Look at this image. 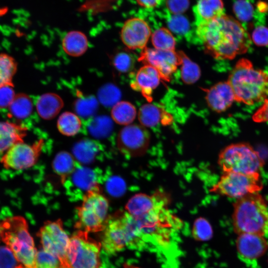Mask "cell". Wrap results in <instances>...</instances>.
I'll return each mask as SVG.
<instances>
[{
    "instance_id": "6da1fadb",
    "label": "cell",
    "mask_w": 268,
    "mask_h": 268,
    "mask_svg": "<svg viewBox=\"0 0 268 268\" xmlns=\"http://www.w3.org/2000/svg\"><path fill=\"white\" fill-rule=\"evenodd\" d=\"M197 35L206 52L217 60H232L247 52L249 34L242 24L225 14L196 24Z\"/></svg>"
},
{
    "instance_id": "7a4b0ae2",
    "label": "cell",
    "mask_w": 268,
    "mask_h": 268,
    "mask_svg": "<svg viewBox=\"0 0 268 268\" xmlns=\"http://www.w3.org/2000/svg\"><path fill=\"white\" fill-rule=\"evenodd\" d=\"M227 81L238 102L252 105L263 102L268 95V72L254 67L247 59L236 63Z\"/></svg>"
},
{
    "instance_id": "3957f363",
    "label": "cell",
    "mask_w": 268,
    "mask_h": 268,
    "mask_svg": "<svg viewBox=\"0 0 268 268\" xmlns=\"http://www.w3.org/2000/svg\"><path fill=\"white\" fill-rule=\"evenodd\" d=\"M232 215L234 231L238 235L250 233L265 236L268 234V209L258 193L237 199Z\"/></svg>"
},
{
    "instance_id": "277c9868",
    "label": "cell",
    "mask_w": 268,
    "mask_h": 268,
    "mask_svg": "<svg viewBox=\"0 0 268 268\" xmlns=\"http://www.w3.org/2000/svg\"><path fill=\"white\" fill-rule=\"evenodd\" d=\"M103 231L101 245L109 254L121 252L125 248H144L134 217L127 211H117L108 216Z\"/></svg>"
},
{
    "instance_id": "5b68a950",
    "label": "cell",
    "mask_w": 268,
    "mask_h": 268,
    "mask_svg": "<svg viewBox=\"0 0 268 268\" xmlns=\"http://www.w3.org/2000/svg\"><path fill=\"white\" fill-rule=\"evenodd\" d=\"M0 238L20 264L27 268H35L37 251L23 217L11 216L3 220Z\"/></svg>"
},
{
    "instance_id": "8992f818",
    "label": "cell",
    "mask_w": 268,
    "mask_h": 268,
    "mask_svg": "<svg viewBox=\"0 0 268 268\" xmlns=\"http://www.w3.org/2000/svg\"><path fill=\"white\" fill-rule=\"evenodd\" d=\"M109 203L100 187L88 193L77 207L75 227L87 232L103 231L107 218Z\"/></svg>"
},
{
    "instance_id": "52a82bcc",
    "label": "cell",
    "mask_w": 268,
    "mask_h": 268,
    "mask_svg": "<svg viewBox=\"0 0 268 268\" xmlns=\"http://www.w3.org/2000/svg\"><path fill=\"white\" fill-rule=\"evenodd\" d=\"M218 161L224 173H257L264 164L259 153L245 143L227 146L221 151Z\"/></svg>"
},
{
    "instance_id": "ba28073f",
    "label": "cell",
    "mask_w": 268,
    "mask_h": 268,
    "mask_svg": "<svg viewBox=\"0 0 268 268\" xmlns=\"http://www.w3.org/2000/svg\"><path fill=\"white\" fill-rule=\"evenodd\" d=\"M101 243L79 230L69 239L66 265L69 268H99Z\"/></svg>"
},
{
    "instance_id": "9c48e42d",
    "label": "cell",
    "mask_w": 268,
    "mask_h": 268,
    "mask_svg": "<svg viewBox=\"0 0 268 268\" xmlns=\"http://www.w3.org/2000/svg\"><path fill=\"white\" fill-rule=\"evenodd\" d=\"M262 188L263 184L259 172L244 174L229 172L223 173L210 191L239 199L248 194L258 193Z\"/></svg>"
},
{
    "instance_id": "30bf717a",
    "label": "cell",
    "mask_w": 268,
    "mask_h": 268,
    "mask_svg": "<svg viewBox=\"0 0 268 268\" xmlns=\"http://www.w3.org/2000/svg\"><path fill=\"white\" fill-rule=\"evenodd\" d=\"M103 177L99 169L83 166L78 163L63 184L72 200H82L88 193L99 188Z\"/></svg>"
},
{
    "instance_id": "8fae6325",
    "label": "cell",
    "mask_w": 268,
    "mask_h": 268,
    "mask_svg": "<svg viewBox=\"0 0 268 268\" xmlns=\"http://www.w3.org/2000/svg\"><path fill=\"white\" fill-rule=\"evenodd\" d=\"M44 144L42 139L32 144L24 141L16 143L2 154L0 162L6 169L23 170L28 169L38 161Z\"/></svg>"
},
{
    "instance_id": "7c38bea8",
    "label": "cell",
    "mask_w": 268,
    "mask_h": 268,
    "mask_svg": "<svg viewBox=\"0 0 268 268\" xmlns=\"http://www.w3.org/2000/svg\"><path fill=\"white\" fill-rule=\"evenodd\" d=\"M117 141L118 148L124 155L129 157H139L147 150L150 135L142 126L129 125L120 131Z\"/></svg>"
},
{
    "instance_id": "4fadbf2b",
    "label": "cell",
    "mask_w": 268,
    "mask_h": 268,
    "mask_svg": "<svg viewBox=\"0 0 268 268\" xmlns=\"http://www.w3.org/2000/svg\"><path fill=\"white\" fill-rule=\"evenodd\" d=\"M37 235L42 248L58 258L62 266H65L69 239L64 229L62 221L59 219L46 221Z\"/></svg>"
},
{
    "instance_id": "5bb4252c",
    "label": "cell",
    "mask_w": 268,
    "mask_h": 268,
    "mask_svg": "<svg viewBox=\"0 0 268 268\" xmlns=\"http://www.w3.org/2000/svg\"><path fill=\"white\" fill-rule=\"evenodd\" d=\"M139 60L145 65H149L159 73L163 79L169 81L180 65L178 53L174 51H165L155 48H144Z\"/></svg>"
},
{
    "instance_id": "9a60e30c",
    "label": "cell",
    "mask_w": 268,
    "mask_h": 268,
    "mask_svg": "<svg viewBox=\"0 0 268 268\" xmlns=\"http://www.w3.org/2000/svg\"><path fill=\"white\" fill-rule=\"evenodd\" d=\"M150 35L151 29L148 23L138 17L126 20L121 31L123 43L130 49H144Z\"/></svg>"
},
{
    "instance_id": "2e32d148",
    "label": "cell",
    "mask_w": 268,
    "mask_h": 268,
    "mask_svg": "<svg viewBox=\"0 0 268 268\" xmlns=\"http://www.w3.org/2000/svg\"><path fill=\"white\" fill-rule=\"evenodd\" d=\"M169 198L165 193L159 191L152 195L137 194L129 200L125 209L132 216H139L157 207L167 206L170 201Z\"/></svg>"
},
{
    "instance_id": "e0dca14e",
    "label": "cell",
    "mask_w": 268,
    "mask_h": 268,
    "mask_svg": "<svg viewBox=\"0 0 268 268\" xmlns=\"http://www.w3.org/2000/svg\"><path fill=\"white\" fill-rule=\"evenodd\" d=\"M236 248L241 259L252 262L262 257L268 249V243L265 236L250 233L238 235Z\"/></svg>"
},
{
    "instance_id": "ac0fdd59",
    "label": "cell",
    "mask_w": 268,
    "mask_h": 268,
    "mask_svg": "<svg viewBox=\"0 0 268 268\" xmlns=\"http://www.w3.org/2000/svg\"><path fill=\"white\" fill-rule=\"evenodd\" d=\"M205 99L208 106L218 113L226 111L235 101L234 92L227 81L211 87L206 92Z\"/></svg>"
},
{
    "instance_id": "d6986e66",
    "label": "cell",
    "mask_w": 268,
    "mask_h": 268,
    "mask_svg": "<svg viewBox=\"0 0 268 268\" xmlns=\"http://www.w3.org/2000/svg\"><path fill=\"white\" fill-rule=\"evenodd\" d=\"M160 78L156 69L150 66L144 65L137 71L131 82V86L134 89L140 91L148 101H150L153 91L159 85Z\"/></svg>"
},
{
    "instance_id": "ffe728a7",
    "label": "cell",
    "mask_w": 268,
    "mask_h": 268,
    "mask_svg": "<svg viewBox=\"0 0 268 268\" xmlns=\"http://www.w3.org/2000/svg\"><path fill=\"white\" fill-rule=\"evenodd\" d=\"M104 149L101 144L91 139H85L77 142L73 147L74 158L81 164H88L103 157Z\"/></svg>"
},
{
    "instance_id": "44dd1931",
    "label": "cell",
    "mask_w": 268,
    "mask_h": 268,
    "mask_svg": "<svg viewBox=\"0 0 268 268\" xmlns=\"http://www.w3.org/2000/svg\"><path fill=\"white\" fill-rule=\"evenodd\" d=\"M26 128L11 122H0V154H3L14 144L24 141Z\"/></svg>"
},
{
    "instance_id": "7402d4cb",
    "label": "cell",
    "mask_w": 268,
    "mask_h": 268,
    "mask_svg": "<svg viewBox=\"0 0 268 268\" xmlns=\"http://www.w3.org/2000/svg\"><path fill=\"white\" fill-rule=\"evenodd\" d=\"M193 11L196 24L225 14L221 0H198L193 8Z\"/></svg>"
},
{
    "instance_id": "603a6c76",
    "label": "cell",
    "mask_w": 268,
    "mask_h": 268,
    "mask_svg": "<svg viewBox=\"0 0 268 268\" xmlns=\"http://www.w3.org/2000/svg\"><path fill=\"white\" fill-rule=\"evenodd\" d=\"M36 106L38 114L42 118L51 120L60 112L64 106V102L58 94L47 93L39 97Z\"/></svg>"
},
{
    "instance_id": "cb8c5ba5",
    "label": "cell",
    "mask_w": 268,
    "mask_h": 268,
    "mask_svg": "<svg viewBox=\"0 0 268 268\" xmlns=\"http://www.w3.org/2000/svg\"><path fill=\"white\" fill-rule=\"evenodd\" d=\"M64 51L71 57H79L88 49V41L86 35L81 31L73 30L67 33L62 40Z\"/></svg>"
},
{
    "instance_id": "d4e9b609",
    "label": "cell",
    "mask_w": 268,
    "mask_h": 268,
    "mask_svg": "<svg viewBox=\"0 0 268 268\" xmlns=\"http://www.w3.org/2000/svg\"><path fill=\"white\" fill-rule=\"evenodd\" d=\"M78 164L74 157L70 153L66 151H61L56 155L52 166L54 172L60 177L63 184L73 172Z\"/></svg>"
},
{
    "instance_id": "484cf974",
    "label": "cell",
    "mask_w": 268,
    "mask_h": 268,
    "mask_svg": "<svg viewBox=\"0 0 268 268\" xmlns=\"http://www.w3.org/2000/svg\"><path fill=\"white\" fill-rule=\"evenodd\" d=\"M111 115L118 124L127 126L135 119L136 111L134 106L127 101H119L112 107Z\"/></svg>"
},
{
    "instance_id": "4316f807",
    "label": "cell",
    "mask_w": 268,
    "mask_h": 268,
    "mask_svg": "<svg viewBox=\"0 0 268 268\" xmlns=\"http://www.w3.org/2000/svg\"><path fill=\"white\" fill-rule=\"evenodd\" d=\"M8 107L10 116L20 120L28 117L31 114L33 104L28 95L20 93L15 95Z\"/></svg>"
},
{
    "instance_id": "83f0119b",
    "label": "cell",
    "mask_w": 268,
    "mask_h": 268,
    "mask_svg": "<svg viewBox=\"0 0 268 268\" xmlns=\"http://www.w3.org/2000/svg\"><path fill=\"white\" fill-rule=\"evenodd\" d=\"M81 127L80 119L76 114L65 112L58 118L57 127L59 132L66 136H73L77 134Z\"/></svg>"
},
{
    "instance_id": "f1b7e54d",
    "label": "cell",
    "mask_w": 268,
    "mask_h": 268,
    "mask_svg": "<svg viewBox=\"0 0 268 268\" xmlns=\"http://www.w3.org/2000/svg\"><path fill=\"white\" fill-rule=\"evenodd\" d=\"M181 66V75L183 81L187 84H192L196 82L201 75L199 66L192 62L185 54L180 51L178 53Z\"/></svg>"
},
{
    "instance_id": "f546056e",
    "label": "cell",
    "mask_w": 268,
    "mask_h": 268,
    "mask_svg": "<svg viewBox=\"0 0 268 268\" xmlns=\"http://www.w3.org/2000/svg\"><path fill=\"white\" fill-rule=\"evenodd\" d=\"M163 117L162 110L157 106L146 104L139 109L138 118L141 125L145 127H153L158 124Z\"/></svg>"
},
{
    "instance_id": "4dcf8cb0",
    "label": "cell",
    "mask_w": 268,
    "mask_h": 268,
    "mask_svg": "<svg viewBox=\"0 0 268 268\" xmlns=\"http://www.w3.org/2000/svg\"><path fill=\"white\" fill-rule=\"evenodd\" d=\"M151 42L154 48L165 51H174L176 45L171 31L165 27L160 28L153 32Z\"/></svg>"
},
{
    "instance_id": "1f68e13d",
    "label": "cell",
    "mask_w": 268,
    "mask_h": 268,
    "mask_svg": "<svg viewBox=\"0 0 268 268\" xmlns=\"http://www.w3.org/2000/svg\"><path fill=\"white\" fill-rule=\"evenodd\" d=\"M17 69V64L10 56L0 54V87L5 85H12V77Z\"/></svg>"
},
{
    "instance_id": "d6a6232c",
    "label": "cell",
    "mask_w": 268,
    "mask_h": 268,
    "mask_svg": "<svg viewBox=\"0 0 268 268\" xmlns=\"http://www.w3.org/2000/svg\"><path fill=\"white\" fill-rule=\"evenodd\" d=\"M113 129V123L108 117L100 116L94 118L88 123L89 134L97 138L108 137Z\"/></svg>"
},
{
    "instance_id": "836d02e7",
    "label": "cell",
    "mask_w": 268,
    "mask_h": 268,
    "mask_svg": "<svg viewBox=\"0 0 268 268\" xmlns=\"http://www.w3.org/2000/svg\"><path fill=\"white\" fill-rule=\"evenodd\" d=\"M121 97L119 89L111 83L103 85L98 92L99 101L106 107H113L120 101Z\"/></svg>"
},
{
    "instance_id": "e575fe53",
    "label": "cell",
    "mask_w": 268,
    "mask_h": 268,
    "mask_svg": "<svg viewBox=\"0 0 268 268\" xmlns=\"http://www.w3.org/2000/svg\"><path fill=\"white\" fill-rule=\"evenodd\" d=\"M192 232L193 238L199 241H208L212 238L213 235L210 224L205 218L202 217L195 220Z\"/></svg>"
},
{
    "instance_id": "d590c367",
    "label": "cell",
    "mask_w": 268,
    "mask_h": 268,
    "mask_svg": "<svg viewBox=\"0 0 268 268\" xmlns=\"http://www.w3.org/2000/svg\"><path fill=\"white\" fill-rule=\"evenodd\" d=\"M62 264L56 256L43 248L37 252L35 268H60Z\"/></svg>"
},
{
    "instance_id": "8d00e7d4",
    "label": "cell",
    "mask_w": 268,
    "mask_h": 268,
    "mask_svg": "<svg viewBox=\"0 0 268 268\" xmlns=\"http://www.w3.org/2000/svg\"><path fill=\"white\" fill-rule=\"evenodd\" d=\"M233 9L236 17L243 22L250 21L255 13L254 7L248 0H236Z\"/></svg>"
},
{
    "instance_id": "74e56055",
    "label": "cell",
    "mask_w": 268,
    "mask_h": 268,
    "mask_svg": "<svg viewBox=\"0 0 268 268\" xmlns=\"http://www.w3.org/2000/svg\"><path fill=\"white\" fill-rule=\"evenodd\" d=\"M97 102L93 97L80 98L75 104V110L79 115L88 117L92 115L97 108Z\"/></svg>"
},
{
    "instance_id": "f35d334b",
    "label": "cell",
    "mask_w": 268,
    "mask_h": 268,
    "mask_svg": "<svg viewBox=\"0 0 268 268\" xmlns=\"http://www.w3.org/2000/svg\"><path fill=\"white\" fill-rule=\"evenodd\" d=\"M168 25L169 30L178 34H184L189 29L188 19L181 14H173L168 19Z\"/></svg>"
},
{
    "instance_id": "ab89813d",
    "label": "cell",
    "mask_w": 268,
    "mask_h": 268,
    "mask_svg": "<svg viewBox=\"0 0 268 268\" xmlns=\"http://www.w3.org/2000/svg\"><path fill=\"white\" fill-rule=\"evenodd\" d=\"M112 62L114 67L121 72L129 71L134 66V61L132 56L124 52L116 54Z\"/></svg>"
},
{
    "instance_id": "60d3db41",
    "label": "cell",
    "mask_w": 268,
    "mask_h": 268,
    "mask_svg": "<svg viewBox=\"0 0 268 268\" xmlns=\"http://www.w3.org/2000/svg\"><path fill=\"white\" fill-rule=\"evenodd\" d=\"M21 264L6 246H0V268H17Z\"/></svg>"
},
{
    "instance_id": "b9f144b4",
    "label": "cell",
    "mask_w": 268,
    "mask_h": 268,
    "mask_svg": "<svg viewBox=\"0 0 268 268\" xmlns=\"http://www.w3.org/2000/svg\"><path fill=\"white\" fill-rule=\"evenodd\" d=\"M106 188L111 196L117 197L124 194L126 185L124 181L120 177H111L106 182Z\"/></svg>"
},
{
    "instance_id": "7bdbcfd3",
    "label": "cell",
    "mask_w": 268,
    "mask_h": 268,
    "mask_svg": "<svg viewBox=\"0 0 268 268\" xmlns=\"http://www.w3.org/2000/svg\"><path fill=\"white\" fill-rule=\"evenodd\" d=\"M251 39L257 46H268V28L264 25L258 26L252 32Z\"/></svg>"
},
{
    "instance_id": "ee69618b",
    "label": "cell",
    "mask_w": 268,
    "mask_h": 268,
    "mask_svg": "<svg viewBox=\"0 0 268 268\" xmlns=\"http://www.w3.org/2000/svg\"><path fill=\"white\" fill-rule=\"evenodd\" d=\"M189 0H166V6L173 14H181L189 6Z\"/></svg>"
},
{
    "instance_id": "f6af8a7d",
    "label": "cell",
    "mask_w": 268,
    "mask_h": 268,
    "mask_svg": "<svg viewBox=\"0 0 268 268\" xmlns=\"http://www.w3.org/2000/svg\"><path fill=\"white\" fill-rule=\"evenodd\" d=\"M12 85H5L0 87V108L9 107L15 95Z\"/></svg>"
},
{
    "instance_id": "bcb514c9",
    "label": "cell",
    "mask_w": 268,
    "mask_h": 268,
    "mask_svg": "<svg viewBox=\"0 0 268 268\" xmlns=\"http://www.w3.org/2000/svg\"><path fill=\"white\" fill-rule=\"evenodd\" d=\"M252 119L257 123L268 122V95L263 101L262 105L253 115Z\"/></svg>"
},
{
    "instance_id": "7dc6e473",
    "label": "cell",
    "mask_w": 268,
    "mask_h": 268,
    "mask_svg": "<svg viewBox=\"0 0 268 268\" xmlns=\"http://www.w3.org/2000/svg\"><path fill=\"white\" fill-rule=\"evenodd\" d=\"M139 5L146 8H152L158 6L162 0H136Z\"/></svg>"
},
{
    "instance_id": "c3c4849f",
    "label": "cell",
    "mask_w": 268,
    "mask_h": 268,
    "mask_svg": "<svg viewBox=\"0 0 268 268\" xmlns=\"http://www.w3.org/2000/svg\"><path fill=\"white\" fill-rule=\"evenodd\" d=\"M7 10L8 9L5 7H0V17L4 15L7 12Z\"/></svg>"
},
{
    "instance_id": "681fc988",
    "label": "cell",
    "mask_w": 268,
    "mask_h": 268,
    "mask_svg": "<svg viewBox=\"0 0 268 268\" xmlns=\"http://www.w3.org/2000/svg\"><path fill=\"white\" fill-rule=\"evenodd\" d=\"M124 268H140L138 267L128 263L124 264Z\"/></svg>"
},
{
    "instance_id": "f907efd6",
    "label": "cell",
    "mask_w": 268,
    "mask_h": 268,
    "mask_svg": "<svg viewBox=\"0 0 268 268\" xmlns=\"http://www.w3.org/2000/svg\"><path fill=\"white\" fill-rule=\"evenodd\" d=\"M17 268H27L23 265L21 264Z\"/></svg>"
},
{
    "instance_id": "816d5d0a",
    "label": "cell",
    "mask_w": 268,
    "mask_h": 268,
    "mask_svg": "<svg viewBox=\"0 0 268 268\" xmlns=\"http://www.w3.org/2000/svg\"><path fill=\"white\" fill-rule=\"evenodd\" d=\"M60 268H68V267H66V266H62L60 267Z\"/></svg>"
},
{
    "instance_id": "f5cc1de1",
    "label": "cell",
    "mask_w": 268,
    "mask_h": 268,
    "mask_svg": "<svg viewBox=\"0 0 268 268\" xmlns=\"http://www.w3.org/2000/svg\"><path fill=\"white\" fill-rule=\"evenodd\" d=\"M0 232H1V223L0 222Z\"/></svg>"
}]
</instances>
